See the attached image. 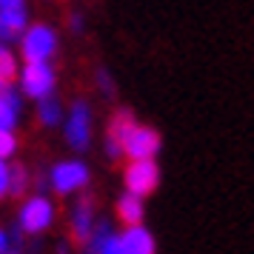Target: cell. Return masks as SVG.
Returning <instances> with one entry per match:
<instances>
[{"instance_id":"cell-8","label":"cell","mask_w":254,"mask_h":254,"mask_svg":"<svg viewBox=\"0 0 254 254\" xmlns=\"http://www.w3.org/2000/svg\"><path fill=\"white\" fill-rule=\"evenodd\" d=\"M157 151H160V134L149 126H134L128 131L126 143H123V157L131 160H154L157 157Z\"/></svg>"},{"instance_id":"cell-19","label":"cell","mask_w":254,"mask_h":254,"mask_svg":"<svg viewBox=\"0 0 254 254\" xmlns=\"http://www.w3.org/2000/svg\"><path fill=\"white\" fill-rule=\"evenodd\" d=\"M97 86H100V92H103L106 97H115L117 89H115V80L109 77V71H103V69L97 71Z\"/></svg>"},{"instance_id":"cell-15","label":"cell","mask_w":254,"mask_h":254,"mask_svg":"<svg viewBox=\"0 0 254 254\" xmlns=\"http://www.w3.org/2000/svg\"><path fill=\"white\" fill-rule=\"evenodd\" d=\"M37 120L43 123V126H58L60 120H63V106H60V100L52 94V97H46V100H37Z\"/></svg>"},{"instance_id":"cell-20","label":"cell","mask_w":254,"mask_h":254,"mask_svg":"<svg viewBox=\"0 0 254 254\" xmlns=\"http://www.w3.org/2000/svg\"><path fill=\"white\" fill-rule=\"evenodd\" d=\"M9 172H12V166H6V160H0V200L9 194Z\"/></svg>"},{"instance_id":"cell-25","label":"cell","mask_w":254,"mask_h":254,"mask_svg":"<svg viewBox=\"0 0 254 254\" xmlns=\"http://www.w3.org/2000/svg\"><path fill=\"white\" fill-rule=\"evenodd\" d=\"M9 254H20V249H12V252H9Z\"/></svg>"},{"instance_id":"cell-4","label":"cell","mask_w":254,"mask_h":254,"mask_svg":"<svg viewBox=\"0 0 254 254\" xmlns=\"http://www.w3.org/2000/svg\"><path fill=\"white\" fill-rule=\"evenodd\" d=\"M55 223V203L46 194H35L23 200L20 206V217H17V229L26 234H40Z\"/></svg>"},{"instance_id":"cell-10","label":"cell","mask_w":254,"mask_h":254,"mask_svg":"<svg viewBox=\"0 0 254 254\" xmlns=\"http://www.w3.org/2000/svg\"><path fill=\"white\" fill-rule=\"evenodd\" d=\"M83 254H123L120 234L112 231V223H109V220L94 223L89 240L83 243Z\"/></svg>"},{"instance_id":"cell-11","label":"cell","mask_w":254,"mask_h":254,"mask_svg":"<svg viewBox=\"0 0 254 254\" xmlns=\"http://www.w3.org/2000/svg\"><path fill=\"white\" fill-rule=\"evenodd\" d=\"M94 229V200L89 194H83L74 206H71V240L86 243Z\"/></svg>"},{"instance_id":"cell-13","label":"cell","mask_w":254,"mask_h":254,"mask_svg":"<svg viewBox=\"0 0 254 254\" xmlns=\"http://www.w3.org/2000/svg\"><path fill=\"white\" fill-rule=\"evenodd\" d=\"M123 254H154V237L146 226H128L120 234Z\"/></svg>"},{"instance_id":"cell-3","label":"cell","mask_w":254,"mask_h":254,"mask_svg":"<svg viewBox=\"0 0 254 254\" xmlns=\"http://www.w3.org/2000/svg\"><path fill=\"white\" fill-rule=\"evenodd\" d=\"M17 80H20V94L32 97V100H46L55 92L58 74L52 69V63H26Z\"/></svg>"},{"instance_id":"cell-23","label":"cell","mask_w":254,"mask_h":254,"mask_svg":"<svg viewBox=\"0 0 254 254\" xmlns=\"http://www.w3.org/2000/svg\"><path fill=\"white\" fill-rule=\"evenodd\" d=\"M69 26H71V32H77V35H80V32H83V17H80V14H74V17L69 20Z\"/></svg>"},{"instance_id":"cell-18","label":"cell","mask_w":254,"mask_h":254,"mask_svg":"<svg viewBox=\"0 0 254 254\" xmlns=\"http://www.w3.org/2000/svg\"><path fill=\"white\" fill-rule=\"evenodd\" d=\"M14 151H17V137L9 128H0V160H9Z\"/></svg>"},{"instance_id":"cell-21","label":"cell","mask_w":254,"mask_h":254,"mask_svg":"<svg viewBox=\"0 0 254 254\" xmlns=\"http://www.w3.org/2000/svg\"><path fill=\"white\" fill-rule=\"evenodd\" d=\"M12 252V237H9V231L0 229V254H9Z\"/></svg>"},{"instance_id":"cell-6","label":"cell","mask_w":254,"mask_h":254,"mask_svg":"<svg viewBox=\"0 0 254 254\" xmlns=\"http://www.w3.org/2000/svg\"><path fill=\"white\" fill-rule=\"evenodd\" d=\"M66 143H69L74 151L89 149V140H92V109L86 100H74L66 115Z\"/></svg>"},{"instance_id":"cell-5","label":"cell","mask_w":254,"mask_h":254,"mask_svg":"<svg viewBox=\"0 0 254 254\" xmlns=\"http://www.w3.org/2000/svg\"><path fill=\"white\" fill-rule=\"evenodd\" d=\"M123 183H126L128 194L143 200L160 186V169H157L154 160H131L123 172Z\"/></svg>"},{"instance_id":"cell-17","label":"cell","mask_w":254,"mask_h":254,"mask_svg":"<svg viewBox=\"0 0 254 254\" xmlns=\"http://www.w3.org/2000/svg\"><path fill=\"white\" fill-rule=\"evenodd\" d=\"M17 74H20V69H17V58L9 52V46L0 43V80L9 86L12 80H17Z\"/></svg>"},{"instance_id":"cell-14","label":"cell","mask_w":254,"mask_h":254,"mask_svg":"<svg viewBox=\"0 0 254 254\" xmlns=\"http://www.w3.org/2000/svg\"><path fill=\"white\" fill-rule=\"evenodd\" d=\"M117 217L126 223V229L128 226H143V214H146V206H143V200L134 194H128V191H123L120 194V200H117Z\"/></svg>"},{"instance_id":"cell-26","label":"cell","mask_w":254,"mask_h":254,"mask_svg":"<svg viewBox=\"0 0 254 254\" xmlns=\"http://www.w3.org/2000/svg\"><path fill=\"white\" fill-rule=\"evenodd\" d=\"M3 86H6V83H3V80H0V92H3Z\"/></svg>"},{"instance_id":"cell-9","label":"cell","mask_w":254,"mask_h":254,"mask_svg":"<svg viewBox=\"0 0 254 254\" xmlns=\"http://www.w3.org/2000/svg\"><path fill=\"white\" fill-rule=\"evenodd\" d=\"M137 126L134 112L131 109H117L115 115L109 117V126H106V157L120 160L123 157V143H126L128 131Z\"/></svg>"},{"instance_id":"cell-2","label":"cell","mask_w":254,"mask_h":254,"mask_svg":"<svg viewBox=\"0 0 254 254\" xmlns=\"http://www.w3.org/2000/svg\"><path fill=\"white\" fill-rule=\"evenodd\" d=\"M89 166L80 160H60L49 169V189L58 191L60 197L66 194H74L89 186Z\"/></svg>"},{"instance_id":"cell-16","label":"cell","mask_w":254,"mask_h":254,"mask_svg":"<svg viewBox=\"0 0 254 254\" xmlns=\"http://www.w3.org/2000/svg\"><path fill=\"white\" fill-rule=\"evenodd\" d=\"M29 189H32L29 169H26V166H12V172H9V194L12 197H23Z\"/></svg>"},{"instance_id":"cell-1","label":"cell","mask_w":254,"mask_h":254,"mask_svg":"<svg viewBox=\"0 0 254 254\" xmlns=\"http://www.w3.org/2000/svg\"><path fill=\"white\" fill-rule=\"evenodd\" d=\"M58 52V35L55 29L46 23L26 26L23 37H20V55L26 63H49Z\"/></svg>"},{"instance_id":"cell-7","label":"cell","mask_w":254,"mask_h":254,"mask_svg":"<svg viewBox=\"0 0 254 254\" xmlns=\"http://www.w3.org/2000/svg\"><path fill=\"white\" fill-rule=\"evenodd\" d=\"M29 26L26 17V0H0V43L9 46L20 40Z\"/></svg>"},{"instance_id":"cell-24","label":"cell","mask_w":254,"mask_h":254,"mask_svg":"<svg viewBox=\"0 0 254 254\" xmlns=\"http://www.w3.org/2000/svg\"><path fill=\"white\" fill-rule=\"evenodd\" d=\"M55 254H69V246H66V243H60L58 249H55Z\"/></svg>"},{"instance_id":"cell-12","label":"cell","mask_w":254,"mask_h":254,"mask_svg":"<svg viewBox=\"0 0 254 254\" xmlns=\"http://www.w3.org/2000/svg\"><path fill=\"white\" fill-rule=\"evenodd\" d=\"M20 112H23L20 92L12 89V86H3V92H0V128L14 131L17 120H20Z\"/></svg>"},{"instance_id":"cell-22","label":"cell","mask_w":254,"mask_h":254,"mask_svg":"<svg viewBox=\"0 0 254 254\" xmlns=\"http://www.w3.org/2000/svg\"><path fill=\"white\" fill-rule=\"evenodd\" d=\"M35 189L40 191V194H43V191H49V172H40L35 177Z\"/></svg>"}]
</instances>
